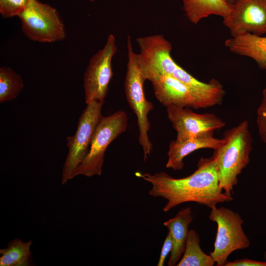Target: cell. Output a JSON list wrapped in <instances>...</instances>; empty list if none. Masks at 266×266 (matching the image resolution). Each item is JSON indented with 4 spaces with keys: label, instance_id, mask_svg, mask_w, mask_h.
Segmentation results:
<instances>
[{
    "label": "cell",
    "instance_id": "25",
    "mask_svg": "<svg viewBox=\"0 0 266 266\" xmlns=\"http://www.w3.org/2000/svg\"><path fill=\"white\" fill-rule=\"evenodd\" d=\"M264 258L265 259V261L266 262V251H265L264 253Z\"/></svg>",
    "mask_w": 266,
    "mask_h": 266
},
{
    "label": "cell",
    "instance_id": "10",
    "mask_svg": "<svg viewBox=\"0 0 266 266\" xmlns=\"http://www.w3.org/2000/svg\"><path fill=\"white\" fill-rule=\"evenodd\" d=\"M167 118L176 132L177 139H185L221 129L225 122L212 113L199 114L189 108L170 105L166 107Z\"/></svg>",
    "mask_w": 266,
    "mask_h": 266
},
{
    "label": "cell",
    "instance_id": "24",
    "mask_svg": "<svg viewBox=\"0 0 266 266\" xmlns=\"http://www.w3.org/2000/svg\"><path fill=\"white\" fill-rule=\"evenodd\" d=\"M229 4L232 5L233 4L236 0H226Z\"/></svg>",
    "mask_w": 266,
    "mask_h": 266
},
{
    "label": "cell",
    "instance_id": "16",
    "mask_svg": "<svg viewBox=\"0 0 266 266\" xmlns=\"http://www.w3.org/2000/svg\"><path fill=\"white\" fill-rule=\"evenodd\" d=\"M183 6L187 18L196 24L211 15L226 17L232 5L226 0H183Z\"/></svg>",
    "mask_w": 266,
    "mask_h": 266
},
{
    "label": "cell",
    "instance_id": "12",
    "mask_svg": "<svg viewBox=\"0 0 266 266\" xmlns=\"http://www.w3.org/2000/svg\"><path fill=\"white\" fill-rule=\"evenodd\" d=\"M222 142V138L214 137V132L185 139H176L171 141L167 152L168 159L166 166L174 171L181 170L184 167V159L186 156L199 149L215 150Z\"/></svg>",
    "mask_w": 266,
    "mask_h": 266
},
{
    "label": "cell",
    "instance_id": "17",
    "mask_svg": "<svg viewBox=\"0 0 266 266\" xmlns=\"http://www.w3.org/2000/svg\"><path fill=\"white\" fill-rule=\"evenodd\" d=\"M200 238L194 230L189 232L184 253L177 266H213L215 262L200 246Z\"/></svg>",
    "mask_w": 266,
    "mask_h": 266
},
{
    "label": "cell",
    "instance_id": "11",
    "mask_svg": "<svg viewBox=\"0 0 266 266\" xmlns=\"http://www.w3.org/2000/svg\"><path fill=\"white\" fill-rule=\"evenodd\" d=\"M145 79L151 82L156 99L165 106L174 105L200 109L198 99L193 92L173 76L151 74Z\"/></svg>",
    "mask_w": 266,
    "mask_h": 266
},
{
    "label": "cell",
    "instance_id": "3",
    "mask_svg": "<svg viewBox=\"0 0 266 266\" xmlns=\"http://www.w3.org/2000/svg\"><path fill=\"white\" fill-rule=\"evenodd\" d=\"M127 47L128 62L124 90L129 105L136 116L138 141L142 148L143 160L145 161L153 149L148 136L150 123L148 116L154 106L145 97L143 86L146 79L139 66L137 54L133 50L130 36L127 37Z\"/></svg>",
    "mask_w": 266,
    "mask_h": 266
},
{
    "label": "cell",
    "instance_id": "20",
    "mask_svg": "<svg viewBox=\"0 0 266 266\" xmlns=\"http://www.w3.org/2000/svg\"><path fill=\"white\" fill-rule=\"evenodd\" d=\"M31 0H0V13L4 18L17 16Z\"/></svg>",
    "mask_w": 266,
    "mask_h": 266
},
{
    "label": "cell",
    "instance_id": "15",
    "mask_svg": "<svg viewBox=\"0 0 266 266\" xmlns=\"http://www.w3.org/2000/svg\"><path fill=\"white\" fill-rule=\"evenodd\" d=\"M224 45L235 54L252 58L261 68L266 66V36L246 33L227 39Z\"/></svg>",
    "mask_w": 266,
    "mask_h": 266
},
{
    "label": "cell",
    "instance_id": "6",
    "mask_svg": "<svg viewBox=\"0 0 266 266\" xmlns=\"http://www.w3.org/2000/svg\"><path fill=\"white\" fill-rule=\"evenodd\" d=\"M127 126L128 116L124 111L102 116L95 131L89 152L76 169L73 177L78 175L88 177L100 175L107 147L126 131Z\"/></svg>",
    "mask_w": 266,
    "mask_h": 266
},
{
    "label": "cell",
    "instance_id": "9",
    "mask_svg": "<svg viewBox=\"0 0 266 266\" xmlns=\"http://www.w3.org/2000/svg\"><path fill=\"white\" fill-rule=\"evenodd\" d=\"M224 24L232 36L248 33L261 36L266 33V2L263 0H236L232 5Z\"/></svg>",
    "mask_w": 266,
    "mask_h": 266
},
{
    "label": "cell",
    "instance_id": "18",
    "mask_svg": "<svg viewBox=\"0 0 266 266\" xmlns=\"http://www.w3.org/2000/svg\"><path fill=\"white\" fill-rule=\"evenodd\" d=\"M32 241L23 242L16 238L6 248L0 250V266H27L30 265Z\"/></svg>",
    "mask_w": 266,
    "mask_h": 266
},
{
    "label": "cell",
    "instance_id": "13",
    "mask_svg": "<svg viewBox=\"0 0 266 266\" xmlns=\"http://www.w3.org/2000/svg\"><path fill=\"white\" fill-rule=\"evenodd\" d=\"M171 76L191 89L198 99L200 108L221 104L226 92L221 83L217 80L213 78L207 83L201 82L178 64L174 69Z\"/></svg>",
    "mask_w": 266,
    "mask_h": 266
},
{
    "label": "cell",
    "instance_id": "19",
    "mask_svg": "<svg viewBox=\"0 0 266 266\" xmlns=\"http://www.w3.org/2000/svg\"><path fill=\"white\" fill-rule=\"evenodd\" d=\"M24 88L21 77L11 67L0 68V102L3 103L16 98Z\"/></svg>",
    "mask_w": 266,
    "mask_h": 266
},
{
    "label": "cell",
    "instance_id": "22",
    "mask_svg": "<svg viewBox=\"0 0 266 266\" xmlns=\"http://www.w3.org/2000/svg\"><path fill=\"white\" fill-rule=\"evenodd\" d=\"M172 249V241L169 233H168L161 249L158 266H163L168 255L171 253Z\"/></svg>",
    "mask_w": 266,
    "mask_h": 266
},
{
    "label": "cell",
    "instance_id": "7",
    "mask_svg": "<svg viewBox=\"0 0 266 266\" xmlns=\"http://www.w3.org/2000/svg\"><path fill=\"white\" fill-rule=\"evenodd\" d=\"M103 103L95 100L87 104L79 118L75 134L66 137L68 151L63 167V185L73 178L76 169L87 156L95 131L102 116Z\"/></svg>",
    "mask_w": 266,
    "mask_h": 266
},
{
    "label": "cell",
    "instance_id": "8",
    "mask_svg": "<svg viewBox=\"0 0 266 266\" xmlns=\"http://www.w3.org/2000/svg\"><path fill=\"white\" fill-rule=\"evenodd\" d=\"M117 51L116 38L110 34L103 47L90 59L84 73L85 102H104L113 75L112 60Z\"/></svg>",
    "mask_w": 266,
    "mask_h": 266
},
{
    "label": "cell",
    "instance_id": "23",
    "mask_svg": "<svg viewBox=\"0 0 266 266\" xmlns=\"http://www.w3.org/2000/svg\"><path fill=\"white\" fill-rule=\"evenodd\" d=\"M224 266H266V261H258L249 259H237L233 262L227 261Z\"/></svg>",
    "mask_w": 266,
    "mask_h": 266
},
{
    "label": "cell",
    "instance_id": "27",
    "mask_svg": "<svg viewBox=\"0 0 266 266\" xmlns=\"http://www.w3.org/2000/svg\"><path fill=\"white\" fill-rule=\"evenodd\" d=\"M264 1H265V2H266V0H263Z\"/></svg>",
    "mask_w": 266,
    "mask_h": 266
},
{
    "label": "cell",
    "instance_id": "2",
    "mask_svg": "<svg viewBox=\"0 0 266 266\" xmlns=\"http://www.w3.org/2000/svg\"><path fill=\"white\" fill-rule=\"evenodd\" d=\"M222 142L212 156L218 175L219 187L228 196L233 194L238 176L249 164L252 149V137L249 122L243 120L226 131Z\"/></svg>",
    "mask_w": 266,
    "mask_h": 266
},
{
    "label": "cell",
    "instance_id": "26",
    "mask_svg": "<svg viewBox=\"0 0 266 266\" xmlns=\"http://www.w3.org/2000/svg\"><path fill=\"white\" fill-rule=\"evenodd\" d=\"M91 2H94L96 0H88Z\"/></svg>",
    "mask_w": 266,
    "mask_h": 266
},
{
    "label": "cell",
    "instance_id": "5",
    "mask_svg": "<svg viewBox=\"0 0 266 266\" xmlns=\"http://www.w3.org/2000/svg\"><path fill=\"white\" fill-rule=\"evenodd\" d=\"M208 217L217 226L214 249L209 255L216 266H224L232 253L250 246L242 228L244 221L237 212L223 206L211 209Z\"/></svg>",
    "mask_w": 266,
    "mask_h": 266
},
{
    "label": "cell",
    "instance_id": "21",
    "mask_svg": "<svg viewBox=\"0 0 266 266\" xmlns=\"http://www.w3.org/2000/svg\"><path fill=\"white\" fill-rule=\"evenodd\" d=\"M264 69L266 70V66ZM256 123L260 138L266 146V86L263 91L262 99L257 110Z\"/></svg>",
    "mask_w": 266,
    "mask_h": 266
},
{
    "label": "cell",
    "instance_id": "4",
    "mask_svg": "<svg viewBox=\"0 0 266 266\" xmlns=\"http://www.w3.org/2000/svg\"><path fill=\"white\" fill-rule=\"evenodd\" d=\"M17 17L23 33L32 41L53 43L66 37L65 26L60 13L49 4L31 0Z\"/></svg>",
    "mask_w": 266,
    "mask_h": 266
},
{
    "label": "cell",
    "instance_id": "14",
    "mask_svg": "<svg viewBox=\"0 0 266 266\" xmlns=\"http://www.w3.org/2000/svg\"><path fill=\"white\" fill-rule=\"evenodd\" d=\"M193 217L191 207L181 209L176 215L164 223L169 233L172 249L167 263L168 266H176L185 250L189 234V226Z\"/></svg>",
    "mask_w": 266,
    "mask_h": 266
},
{
    "label": "cell",
    "instance_id": "1",
    "mask_svg": "<svg viewBox=\"0 0 266 266\" xmlns=\"http://www.w3.org/2000/svg\"><path fill=\"white\" fill-rule=\"evenodd\" d=\"M136 175L151 184L149 194L167 200L163 208L166 212L185 202H195L211 209L220 203L230 202L232 196L226 195L219 187L215 163L212 157H201L197 169L191 175L175 178L165 172L151 174L136 173Z\"/></svg>",
    "mask_w": 266,
    "mask_h": 266
}]
</instances>
